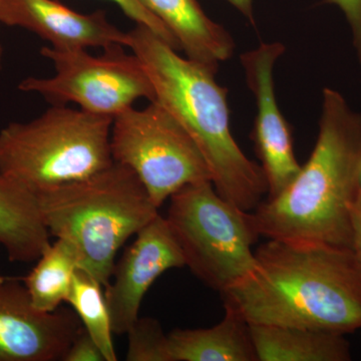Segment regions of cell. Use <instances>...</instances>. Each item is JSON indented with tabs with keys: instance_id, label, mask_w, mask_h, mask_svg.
<instances>
[{
	"instance_id": "1",
	"label": "cell",
	"mask_w": 361,
	"mask_h": 361,
	"mask_svg": "<svg viewBox=\"0 0 361 361\" xmlns=\"http://www.w3.org/2000/svg\"><path fill=\"white\" fill-rule=\"evenodd\" d=\"M255 270L222 294L249 324L361 330V264L348 247L268 239Z\"/></svg>"
},
{
	"instance_id": "2",
	"label": "cell",
	"mask_w": 361,
	"mask_h": 361,
	"mask_svg": "<svg viewBox=\"0 0 361 361\" xmlns=\"http://www.w3.org/2000/svg\"><path fill=\"white\" fill-rule=\"evenodd\" d=\"M360 177L361 114L326 87L314 149L281 194L252 211L256 229L267 239L351 249V209Z\"/></svg>"
},
{
	"instance_id": "3",
	"label": "cell",
	"mask_w": 361,
	"mask_h": 361,
	"mask_svg": "<svg viewBox=\"0 0 361 361\" xmlns=\"http://www.w3.org/2000/svg\"><path fill=\"white\" fill-rule=\"evenodd\" d=\"M129 33V49L141 59L161 104L191 135L205 159L217 193L252 212L268 195L260 165L243 153L230 129L227 90L217 71L178 51L146 26Z\"/></svg>"
},
{
	"instance_id": "4",
	"label": "cell",
	"mask_w": 361,
	"mask_h": 361,
	"mask_svg": "<svg viewBox=\"0 0 361 361\" xmlns=\"http://www.w3.org/2000/svg\"><path fill=\"white\" fill-rule=\"evenodd\" d=\"M35 195L49 234L68 242L78 269L104 287L118 250L159 214L139 178L116 161L87 179Z\"/></svg>"
},
{
	"instance_id": "5",
	"label": "cell",
	"mask_w": 361,
	"mask_h": 361,
	"mask_svg": "<svg viewBox=\"0 0 361 361\" xmlns=\"http://www.w3.org/2000/svg\"><path fill=\"white\" fill-rule=\"evenodd\" d=\"M113 118L52 106L0 130V175L35 194L87 179L114 164Z\"/></svg>"
},
{
	"instance_id": "6",
	"label": "cell",
	"mask_w": 361,
	"mask_h": 361,
	"mask_svg": "<svg viewBox=\"0 0 361 361\" xmlns=\"http://www.w3.org/2000/svg\"><path fill=\"white\" fill-rule=\"evenodd\" d=\"M166 219L187 267L221 295L255 270L253 246L261 236L252 212L222 198L211 180L172 195Z\"/></svg>"
},
{
	"instance_id": "7",
	"label": "cell",
	"mask_w": 361,
	"mask_h": 361,
	"mask_svg": "<svg viewBox=\"0 0 361 361\" xmlns=\"http://www.w3.org/2000/svg\"><path fill=\"white\" fill-rule=\"evenodd\" d=\"M111 149L114 161L135 173L159 209L187 185L211 180L196 142L157 102L142 110L133 106L114 118Z\"/></svg>"
},
{
	"instance_id": "8",
	"label": "cell",
	"mask_w": 361,
	"mask_h": 361,
	"mask_svg": "<svg viewBox=\"0 0 361 361\" xmlns=\"http://www.w3.org/2000/svg\"><path fill=\"white\" fill-rule=\"evenodd\" d=\"M123 49L118 45L94 56L85 49L42 47L40 54L51 61L56 75L26 78L20 90L42 94L52 106L73 103L92 115L114 118L139 99H156L141 59Z\"/></svg>"
},
{
	"instance_id": "9",
	"label": "cell",
	"mask_w": 361,
	"mask_h": 361,
	"mask_svg": "<svg viewBox=\"0 0 361 361\" xmlns=\"http://www.w3.org/2000/svg\"><path fill=\"white\" fill-rule=\"evenodd\" d=\"M284 51L280 42H263L242 54L240 59L255 99L252 140L267 182V198L281 194L301 170L294 153L290 127L278 106L275 92V63Z\"/></svg>"
},
{
	"instance_id": "10",
	"label": "cell",
	"mask_w": 361,
	"mask_h": 361,
	"mask_svg": "<svg viewBox=\"0 0 361 361\" xmlns=\"http://www.w3.org/2000/svg\"><path fill=\"white\" fill-rule=\"evenodd\" d=\"M185 266L179 243L166 217L159 213L135 235L115 266L113 282L106 286L114 334H127L139 318L145 295L163 273Z\"/></svg>"
},
{
	"instance_id": "11",
	"label": "cell",
	"mask_w": 361,
	"mask_h": 361,
	"mask_svg": "<svg viewBox=\"0 0 361 361\" xmlns=\"http://www.w3.org/2000/svg\"><path fill=\"white\" fill-rule=\"evenodd\" d=\"M75 311L33 307L23 281L0 285V361H58L82 329Z\"/></svg>"
},
{
	"instance_id": "12",
	"label": "cell",
	"mask_w": 361,
	"mask_h": 361,
	"mask_svg": "<svg viewBox=\"0 0 361 361\" xmlns=\"http://www.w3.org/2000/svg\"><path fill=\"white\" fill-rule=\"evenodd\" d=\"M0 23L25 28L56 49L129 47V33L111 25L104 11L78 13L58 0H0Z\"/></svg>"
},
{
	"instance_id": "13",
	"label": "cell",
	"mask_w": 361,
	"mask_h": 361,
	"mask_svg": "<svg viewBox=\"0 0 361 361\" xmlns=\"http://www.w3.org/2000/svg\"><path fill=\"white\" fill-rule=\"evenodd\" d=\"M174 35L188 59L217 71L231 58L235 42L225 27L211 20L197 0H140Z\"/></svg>"
},
{
	"instance_id": "14",
	"label": "cell",
	"mask_w": 361,
	"mask_h": 361,
	"mask_svg": "<svg viewBox=\"0 0 361 361\" xmlns=\"http://www.w3.org/2000/svg\"><path fill=\"white\" fill-rule=\"evenodd\" d=\"M37 195L0 175V246L11 262L37 261L51 244Z\"/></svg>"
},
{
	"instance_id": "15",
	"label": "cell",
	"mask_w": 361,
	"mask_h": 361,
	"mask_svg": "<svg viewBox=\"0 0 361 361\" xmlns=\"http://www.w3.org/2000/svg\"><path fill=\"white\" fill-rule=\"evenodd\" d=\"M224 306V317L218 324L168 334L170 361H258L250 324L238 311Z\"/></svg>"
},
{
	"instance_id": "16",
	"label": "cell",
	"mask_w": 361,
	"mask_h": 361,
	"mask_svg": "<svg viewBox=\"0 0 361 361\" xmlns=\"http://www.w3.org/2000/svg\"><path fill=\"white\" fill-rule=\"evenodd\" d=\"M258 361H350L344 334L280 325L250 324Z\"/></svg>"
},
{
	"instance_id": "17",
	"label": "cell",
	"mask_w": 361,
	"mask_h": 361,
	"mask_svg": "<svg viewBox=\"0 0 361 361\" xmlns=\"http://www.w3.org/2000/svg\"><path fill=\"white\" fill-rule=\"evenodd\" d=\"M77 252L68 242L56 239L37 260V264L21 279L33 307L42 312H54L66 302L75 272Z\"/></svg>"
},
{
	"instance_id": "18",
	"label": "cell",
	"mask_w": 361,
	"mask_h": 361,
	"mask_svg": "<svg viewBox=\"0 0 361 361\" xmlns=\"http://www.w3.org/2000/svg\"><path fill=\"white\" fill-rule=\"evenodd\" d=\"M103 285L84 270L78 269L66 302L80 318L82 326L92 337L106 361H116L110 310Z\"/></svg>"
},
{
	"instance_id": "19",
	"label": "cell",
	"mask_w": 361,
	"mask_h": 361,
	"mask_svg": "<svg viewBox=\"0 0 361 361\" xmlns=\"http://www.w3.org/2000/svg\"><path fill=\"white\" fill-rule=\"evenodd\" d=\"M128 361H170L168 334L153 317H139L127 332Z\"/></svg>"
},
{
	"instance_id": "20",
	"label": "cell",
	"mask_w": 361,
	"mask_h": 361,
	"mask_svg": "<svg viewBox=\"0 0 361 361\" xmlns=\"http://www.w3.org/2000/svg\"><path fill=\"white\" fill-rule=\"evenodd\" d=\"M110 1L115 2L130 20L135 21V25L146 26L161 39L167 42L176 51H180L179 44L172 32L168 30L167 26L142 6L140 0H110Z\"/></svg>"
},
{
	"instance_id": "21",
	"label": "cell",
	"mask_w": 361,
	"mask_h": 361,
	"mask_svg": "<svg viewBox=\"0 0 361 361\" xmlns=\"http://www.w3.org/2000/svg\"><path fill=\"white\" fill-rule=\"evenodd\" d=\"M63 361H106L101 348L82 327L70 348L63 355Z\"/></svg>"
},
{
	"instance_id": "22",
	"label": "cell",
	"mask_w": 361,
	"mask_h": 361,
	"mask_svg": "<svg viewBox=\"0 0 361 361\" xmlns=\"http://www.w3.org/2000/svg\"><path fill=\"white\" fill-rule=\"evenodd\" d=\"M326 2L336 4L345 16L353 32V47L361 63V0H326Z\"/></svg>"
},
{
	"instance_id": "23",
	"label": "cell",
	"mask_w": 361,
	"mask_h": 361,
	"mask_svg": "<svg viewBox=\"0 0 361 361\" xmlns=\"http://www.w3.org/2000/svg\"><path fill=\"white\" fill-rule=\"evenodd\" d=\"M351 250L361 264V189L351 209Z\"/></svg>"
},
{
	"instance_id": "24",
	"label": "cell",
	"mask_w": 361,
	"mask_h": 361,
	"mask_svg": "<svg viewBox=\"0 0 361 361\" xmlns=\"http://www.w3.org/2000/svg\"><path fill=\"white\" fill-rule=\"evenodd\" d=\"M227 1L254 25L253 0H227Z\"/></svg>"
},
{
	"instance_id": "25",
	"label": "cell",
	"mask_w": 361,
	"mask_h": 361,
	"mask_svg": "<svg viewBox=\"0 0 361 361\" xmlns=\"http://www.w3.org/2000/svg\"><path fill=\"white\" fill-rule=\"evenodd\" d=\"M2 66V47L1 45H0V70H1Z\"/></svg>"
},
{
	"instance_id": "26",
	"label": "cell",
	"mask_w": 361,
	"mask_h": 361,
	"mask_svg": "<svg viewBox=\"0 0 361 361\" xmlns=\"http://www.w3.org/2000/svg\"><path fill=\"white\" fill-rule=\"evenodd\" d=\"M6 277H4L2 276V275H0V285H1L2 283H4V280H6Z\"/></svg>"
},
{
	"instance_id": "27",
	"label": "cell",
	"mask_w": 361,
	"mask_h": 361,
	"mask_svg": "<svg viewBox=\"0 0 361 361\" xmlns=\"http://www.w3.org/2000/svg\"><path fill=\"white\" fill-rule=\"evenodd\" d=\"M360 189H361V177H360Z\"/></svg>"
}]
</instances>
